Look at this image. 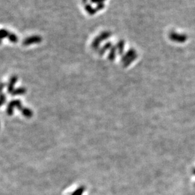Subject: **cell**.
Wrapping results in <instances>:
<instances>
[{"mask_svg":"<svg viewBox=\"0 0 195 195\" xmlns=\"http://www.w3.org/2000/svg\"><path fill=\"white\" fill-rule=\"evenodd\" d=\"M42 41V37L37 36V35H35V36H29L27 38H25L23 41V45L24 46H29V45L31 44H39Z\"/></svg>","mask_w":195,"mask_h":195,"instance_id":"1","label":"cell"},{"mask_svg":"<svg viewBox=\"0 0 195 195\" xmlns=\"http://www.w3.org/2000/svg\"><path fill=\"white\" fill-rule=\"evenodd\" d=\"M169 38L171 40L179 42H183L187 39L186 36L184 34H179L175 33H171L169 34Z\"/></svg>","mask_w":195,"mask_h":195,"instance_id":"2","label":"cell"},{"mask_svg":"<svg viewBox=\"0 0 195 195\" xmlns=\"http://www.w3.org/2000/svg\"><path fill=\"white\" fill-rule=\"evenodd\" d=\"M112 42H106L101 48L99 49V54L100 55H103L105 53V52H106V51H108V50L111 49L112 48Z\"/></svg>","mask_w":195,"mask_h":195,"instance_id":"3","label":"cell"},{"mask_svg":"<svg viewBox=\"0 0 195 195\" xmlns=\"http://www.w3.org/2000/svg\"><path fill=\"white\" fill-rule=\"evenodd\" d=\"M19 105L21 106V102H20L19 101H13L12 102H11V103L9 104L8 107V113L9 115H11L13 113V107H19Z\"/></svg>","mask_w":195,"mask_h":195,"instance_id":"4","label":"cell"},{"mask_svg":"<svg viewBox=\"0 0 195 195\" xmlns=\"http://www.w3.org/2000/svg\"><path fill=\"white\" fill-rule=\"evenodd\" d=\"M135 51H134L133 49H131L129 50L122 58V62L123 63L126 62L128 59H129L130 58H131L132 56H133L134 55H136L135 53Z\"/></svg>","mask_w":195,"mask_h":195,"instance_id":"5","label":"cell"},{"mask_svg":"<svg viewBox=\"0 0 195 195\" xmlns=\"http://www.w3.org/2000/svg\"><path fill=\"white\" fill-rule=\"evenodd\" d=\"M117 47V50L118 51V53L121 55L123 53L124 51V48H125V41L124 40H120L117 42V45H116Z\"/></svg>","mask_w":195,"mask_h":195,"instance_id":"6","label":"cell"},{"mask_svg":"<svg viewBox=\"0 0 195 195\" xmlns=\"http://www.w3.org/2000/svg\"><path fill=\"white\" fill-rule=\"evenodd\" d=\"M101 40L99 39V38L98 36H97L93 41L92 43V48L94 50H97L99 47L101 43Z\"/></svg>","mask_w":195,"mask_h":195,"instance_id":"7","label":"cell"},{"mask_svg":"<svg viewBox=\"0 0 195 195\" xmlns=\"http://www.w3.org/2000/svg\"><path fill=\"white\" fill-rule=\"evenodd\" d=\"M116 51H117V47L116 46H112L111 48L110 53L108 55V58L110 60H114L115 59L116 55Z\"/></svg>","mask_w":195,"mask_h":195,"instance_id":"8","label":"cell"},{"mask_svg":"<svg viewBox=\"0 0 195 195\" xmlns=\"http://www.w3.org/2000/svg\"><path fill=\"white\" fill-rule=\"evenodd\" d=\"M111 36V33L109 31H104L102 32V33H100L98 37L99 38V39L101 40V41H104L105 40L108 39V38H109V37Z\"/></svg>","mask_w":195,"mask_h":195,"instance_id":"9","label":"cell"},{"mask_svg":"<svg viewBox=\"0 0 195 195\" xmlns=\"http://www.w3.org/2000/svg\"><path fill=\"white\" fill-rule=\"evenodd\" d=\"M85 9L90 15H92H92H94L97 12V10L95 8L92 7L91 5L88 4V3H87L85 5Z\"/></svg>","mask_w":195,"mask_h":195,"instance_id":"10","label":"cell"},{"mask_svg":"<svg viewBox=\"0 0 195 195\" xmlns=\"http://www.w3.org/2000/svg\"><path fill=\"white\" fill-rule=\"evenodd\" d=\"M17 77H13L11 78V80H10V84L8 86V92L9 93H11L12 91H13V86L15 85V82H17Z\"/></svg>","mask_w":195,"mask_h":195,"instance_id":"11","label":"cell"},{"mask_svg":"<svg viewBox=\"0 0 195 195\" xmlns=\"http://www.w3.org/2000/svg\"><path fill=\"white\" fill-rule=\"evenodd\" d=\"M8 39L12 43H17L19 41L18 36L13 33H10V34L8 37Z\"/></svg>","mask_w":195,"mask_h":195,"instance_id":"12","label":"cell"},{"mask_svg":"<svg viewBox=\"0 0 195 195\" xmlns=\"http://www.w3.org/2000/svg\"><path fill=\"white\" fill-rule=\"evenodd\" d=\"M84 191H85V188L83 186H81V187H79L78 189H77L71 195H82Z\"/></svg>","mask_w":195,"mask_h":195,"instance_id":"13","label":"cell"},{"mask_svg":"<svg viewBox=\"0 0 195 195\" xmlns=\"http://www.w3.org/2000/svg\"><path fill=\"white\" fill-rule=\"evenodd\" d=\"M10 33L9 32L7 31V30L6 29H2L1 31V39H3L4 38H8V36H9Z\"/></svg>","mask_w":195,"mask_h":195,"instance_id":"14","label":"cell"},{"mask_svg":"<svg viewBox=\"0 0 195 195\" xmlns=\"http://www.w3.org/2000/svg\"><path fill=\"white\" fill-rule=\"evenodd\" d=\"M137 57V55L136 54V55H134L133 56H132L131 58H130L129 59H128V60L126 62H125L124 63V66L125 67H127V66H128L133 61H134V60H135V58Z\"/></svg>","mask_w":195,"mask_h":195,"instance_id":"15","label":"cell"},{"mask_svg":"<svg viewBox=\"0 0 195 195\" xmlns=\"http://www.w3.org/2000/svg\"><path fill=\"white\" fill-rule=\"evenodd\" d=\"M22 113L23 115H25V117H30L32 115V113L31 110H30L29 109H25L24 110H23Z\"/></svg>","mask_w":195,"mask_h":195,"instance_id":"16","label":"cell"},{"mask_svg":"<svg viewBox=\"0 0 195 195\" xmlns=\"http://www.w3.org/2000/svg\"><path fill=\"white\" fill-rule=\"evenodd\" d=\"M25 91V90L23 89V88H20V89H17L16 91H13V95H20V94H23L24 92Z\"/></svg>","mask_w":195,"mask_h":195,"instance_id":"17","label":"cell"},{"mask_svg":"<svg viewBox=\"0 0 195 195\" xmlns=\"http://www.w3.org/2000/svg\"><path fill=\"white\" fill-rule=\"evenodd\" d=\"M104 7V3H100L97 4V7L95 8V9L97 10V11H98V10H100L103 9Z\"/></svg>","mask_w":195,"mask_h":195,"instance_id":"18","label":"cell"},{"mask_svg":"<svg viewBox=\"0 0 195 195\" xmlns=\"http://www.w3.org/2000/svg\"><path fill=\"white\" fill-rule=\"evenodd\" d=\"M91 2L92 3H95V4H99V3H103L102 2V0H91Z\"/></svg>","mask_w":195,"mask_h":195,"instance_id":"19","label":"cell"},{"mask_svg":"<svg viewBox=\"0 0 195 195\" xmlns=\"http://www.w3.org/2000/svg\"><path fill=\"white\" fill-rule=\"evenodd\" d=\"M104 1H105V0H102V2H104Z\"/></svg>","mask_w":195,"mask_h":195,"instance_id":"20","label":"cell"}]
</instances>
